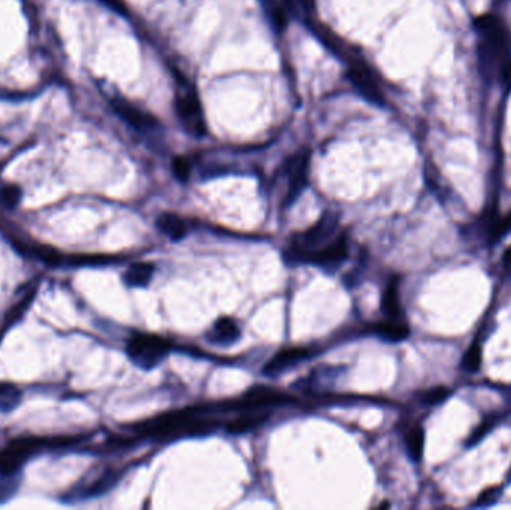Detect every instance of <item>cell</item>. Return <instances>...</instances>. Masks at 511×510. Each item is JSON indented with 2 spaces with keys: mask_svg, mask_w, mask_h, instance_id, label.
<instances>
[{
  "mask_svg": "<svg viewBox=\"0 0 511 510\" xmlns=\"http://www.w3.org/2000/svg\"><path fill=\"white\" fill-rule=\"evenodd\" d=\"M476 30L481 36L479 44V60L484 74L500 70V78L511 87V41L504 23L492 14L476 18Z\"/></svg>",
  "mask_w": 511,
  "mask_h": 510,
  "instance_id": "obj_1",
  "label": "cell"
},
{
  "mask_svg": "<svg viewBox=\"0 0 511 510\" xmlns=\"http://www.w3.org/2000/svg\"><path fill=\"white\" fill-rule=\"evenodd\" d=\"M75 442V437H56V439L30 437V439L14 440L0 452V475H15L24 461L42 447H63Z\"/></svg>",
  "mask_w": 511,
  "mask_h": 510,
  "instance_id": "obj_2",
  "label": "cell"
},
{
  "mask_svg": "<svg viewBox=\"0 0 511 510\" xmlns=\"http://www.w3.org/2000/svg\"><path fill=\"white\" fill-rule=\"evenodd\" d=\"M336 226H338V216L332 213H324L317 223L296 237L291 251H294L295 256L301 258V261H305L308 254L329 244V242L334 240Z\"/></svg>",
  "mask_w": 511,
  "mask_h": 510,
  "instance_id": "obj_3",
  "label": "cell"
},
{
  "mask_svg": "<svg viewBox=\"0 0 511 510\" xmlns=\"http://www.w3.org/2000/svg\"><path fill=\"white\" fill-rule=\"evenodd\" d=\"M129 358L137 363L138 367L150 370L156 367L170 350V344L166 340L151 335V334H135L129 338L127 346Z\"/></svg>",
  "mask_w": 511,
  "mask_h": 510,
  "instance_id": "obj_4",
  "label": "cell"
},
{
  "mask_svg": "<svg viewBox=\"0 0 511 510\" xmlns=\"http://www.w3.org/2000/svg\"><path fill=\"white\" fill-rule=\"evenodd\" d=\"M175 108L182 125L191 135L202 137L206 132V125L203 121L202 106L196 92L189 86H184V84L179 86V92L175 98Z\"/></svg>",
  "mask_w": 511,
  "mask_h": 510,
  "instance_id": "obj_5",
  "label": "cell"
},
{
  "mask_svg": "<svg viewBox=\"0 0 511 510\" xmlns=\"http://www.w3.org/2000/svg\"><path fill=\"white\" fill-rule=\"evenodd\" d=\"M310 165V150L302 149L289 159L286 165V173L289 177V192L286 197V205L294 202L302 189L307 185V174Z\"/></svg>",
  "mask_w": 511,
  "mask_h": 510,
  "instance_id": "obj_6",
  "label": "cell"
},
{
  "mask_svg": "<svg viewBox=\"0 0 511 510\" xmlns=\"http://www.w3.org/2000/svg\"><path fill=\"white\" fill-rule=\"evenodd\" d=\"M347 77L365 99H368L370 102H372L375 105H384L383 93H381L380 87L377 86L371 70L363 62H358L355 65H351V68L347 72Z\"/></svg>",
  "mask_w": 511,
  "mask_h": 510,
  "instance_id": "obj_7",
  "label": "cell"
},
{
  "mask_svg": "<svg viewBox=\"0 0 511 510\" xmlns=\"http://www.w3.org/2000/svg\"><path fill=\"white\" fill-rule=\"evenodd\" d=\"M113 108L118 117L123 118L126 123L133 126L139 130H150L154 128H159V120L153 117L149 113L141 111L139 108L133 106L132 104L123 101V99H115L113 101Z\"/></svg>",
  "mask_w": 511,
  "mask_h": 510,
  "instance_id": "obj_8",
  "label": "cell"
},
{
  "mask_svg": "<svg viewBox=\"0 0 511 510\" xmlns=\"http://www.w3.org/2000/svg\"><path fill=\"white\" fill-rule=\"evenodd\" d=\"M346 254H347V241L344 235H341L334 238L329 244L324 246L323 249L308 254L305 258V262L317 263L327 268V266L338 265L339 262H343Z\"/></svg>",
  "mask_w": 511,
  "mask_h": 510,
  "instance_id": "obj_9",
  "label": "cell"
},
{
  "mask_svg": "<svg viewBox=\"0 0 511 510\" xmlns=\"http://www.w3.org/2000/svg\"><path fill=\"white\" fill-rule=\"evenodd\" d=\"M310 356V350L303 349V347H290V349H284L266 363L265 366V374L267 375H277L279 373H283L284 370L294 367L295 363L303 361L305 358Z\"/></svg>",
  "mask_w": 511,
  "mask_h": 510,
  "instance_id": "obj_10",
  "label": "cell"
},
{
  "mask_svg": "<svg viewBox=\"0 0 511 510\" xmlns=\"http://www.w3.org/2000/svg\"><path fill=\"white\" fill-rule=\"evenodd\" d=\"M313 30H314V33L315 35H317V38L327 46V48H329V50L331 51H334L336 56H339V57H343V58H347V60H350V65H353V63H358L359 62V60H358V62H356V58L355 57H353V51L350 50V48H348V45L343 41V39H341L339 38V36H336L329 27H326L324 26V24H319V23H313Z\"/></svg>",
  "mask_w": 511,
  "mask_h": 510,
  "instance_id": "obj_11",
  "label": "cell"
},
{
  "mask_svg": "<svg viewBox=\"0 0 511 510\" xmlns=\"http://www.w3.org/2000/svg\"><path fill=\"white\" fill-rule=\"evenodd\" d=\"M239 335H241V332H239V328H238L236 322L230 318L218 319L214 323L213 330L208 332L210 342H213L214 344L235 343L239 338Z\"/></svg>",
  "mask_w": 511,
  "mask_h": 510,
  "instance_id": "obj_12",
  "label": "cell"
},
{
  "mask_svg": "<svg viewBox=\"0 0 511 510\" xmlns=\"http://www.w3.org/2000/svg\"><path fill=\"white\" fill-rule=\"evenodd\" d=\"M290 397L277 392L274 390H267V387H258V390L250 391L244 399H242L241 406L244 407H259V406H265V404H277V403H283V402H289Z\"/></svg>",
  "mask_w": 511,
  "mask_h": 510,
  "instance_id": "obj_13",
  "label": "cell"
},
{
  "mask_svg": "<svg viewBox=\"0 0 511 510\" xmlns=\"http://www.w3.org/2000/svg\"><path fill=\"white\" fill-rule=\"evenodd\" d=\"M157 228L174 241L184 238L187 234L186 222L174 213H163L159 218H157Z\"/></svg>",
  "mask_w": 511,
  "mask_h": 510,
  "instance_id": "obj_14",
  "label": "cell"
},
{
  "mask_svg": "<svg viewBox=\"0 0 511 510\" xmlns=\"http://www.w3.org/2000/svg\"><path fill=\"white\" fill-rule=\"evenodd\" d=\"M153 273H154V266L151 263L138 262L129 266V270L123 275V280L127 286L142 287L150 283Z\"/></svg>",
  "mask_w": 511,
  "mask_h": 510,
  "instance_id": "obj_15",
  "label": "cell"
},
{
  "mask_svg": "<svg viewBox=\"0 0 511 510\" xmlns=\"http://www.w3.org/2000/svg\"><path fill=\"white\" fill-rule=\"evenodd\" d=\"M375 332L379 334L383 340H386V342L398 343V342H403V340H405L408 337L410 330L405 323L391 319L389 322H383V323L377 325Z\"/></svg>",
  "mask_w": 511,
  "mask_h": 510,
  "instance_id": "obj_16",
  "label": "cell"
},
{
  "mask_svg": "<svg viewBox=\"0 0 511 510\" xmlns=\"http://www.w3.org/2000/svg\"><path fill=\"white\" fill-rule=\"evenodd\" d=\"M266 419H267L266 415H242L234 421H230L227 423L226 430L230 434H244L260 427Z\"/></svg>",
  "mask_w": 511,
  "mask_h": 510,
  "instance_id": "obj_17",
  "label": "cell"
},
{
  "mask_svg": "<svg viewBox=\"0 0 511 510\" xmlns=\"http://www.w3.org/2000/svg\"><path fill=\"white\" fill-rule=\"evenodd\" d=\"M405 447L408 456L415 461V463H419L423 456V449H424V433L420 427L411 428L405 434Z\"/></svg>",
  "mask_w": 511,
  "mask_h": 510,
  "instance_id": "obj_18",
  "label": "cell"
},
{
  "mask_svg": "<svg viewBox=\"0 0 511 510\" xmlns=\"http://www.w3.org/2000/svg\"><path fill=\"white\" fill-rule=\"evenodd\" d=\"M381 309L389 319L398 321L400 309H399V292L396 282H391V285L386 287L381 299Z\"/></svg>",
  "mask_w": 511,
  "mask_h": 510,
  "instance_id": "obj_19",
  "label": "cell"
},
{
  "mask_svg": "<svg viewBox=\"0 0 511 510\" xmlns=\"http://www.w3.org/2000/svg\"><path fill=\"white\" fill-rule=\"evenodd\" d=\"M491 223L492 225L488 230V237H489V242L495 244V242L503 240L511 230V213L501 218H495V220H492Z\"/></svg>",
  "mask_w": 511,
  "mask_h": 510,
  "instance_id": "obj_20",
  "label": "cell"
},
{
  "mask_svg": "<svg viewBox=\"0 0 511 510\" xmlns=\"http://www.w3.org/2000/svg\"><path fill=\"white\" fill-rule=\"evenodd\" d=\"M21 398L20 391L14 385L2 383L0 385V409L8 411L14 409Z\"/></svg>",
  "mask_w": 511,
  "mask_h": 510,
  "instance_id": "obj_21",
  "label": "cell"
},
{
  "mask_svg": "<svg viewBox=\"0 0 511 510\" xmlns=\"http://www.w3.org/2000/svg\"><path fill=\"white\" fill-rule=\"evenodd\" d=\"M481 346L479 342H474V344L467 350L464 361H462V367L471 373L479 371L481 366Z\"/></svg>",
  "mask_w": 511,
  "mask_h": 510,
  "instance_id": "obj_22",
  "label": "cell"
},
{
  "mask_svg": "<svg viewBox=\"0 0 511 510\" xmlns=\"http://www.w3.org/2000/svg\"><path fill=\"white\" fill-rule=\"evenodd\" d=\"M21 198V190L15 185H6L0 189V204L12 210L18 205Z\"/></svg>",
  "mask_w": 511,
  "mask_h": 510,
  "instance_id": "obj_23",
  "label": "cell"
},
{
  "mask_svg": "<svg viewBox=\"0 0 511 510\" xmlns=\"http://www.w3.org/2000/svg\"><path fill=\"white\" fill-rule=\"evenodd\" d=\"M450 390H447V387L444 386H438V387H434V390H429L422 394L420 399L423 404H428V406H435V404H440L443 402H446V399L450 397Z\"/></svg>",
  "mask_w": 511,
  "mask_h": 510,
  "instance_id": "obj_24",
  "label": "cell"
},
{
  "mask_svg": "<svg viewBox=\"0 0 511 510\" xmlns=\"http://www.w3.org/2000/svg\"><path fill=\"white\" fill-rule=\"evenodd\" d=\"M36 256H38L44 263L50 265V266H56L58 265L60 262H62V256H60V253L57 250H54L53 247H48V246H39L38 249L33 250Z\"/></svg>",
  "mask_w": 511,
  "mask_h": 510,
  "instance_id": "obj_25",
  "label": "cell"
},
{
  "mask_svg": "<svg viewBox=\"0 0 511 510\" xmlns=\"http://www.w3.org/2000/svg\"><path fill=\"white\" fill-rule=\"evenodd\" d=\"M501 495H503V488H500V487L489 488V490H486L479 497L477 503L474 504V506H477V507H489V506H493L498 500L501 499Z\"/></svg>",
  "mask_w": 511,
  "mask_h": 510,
  "instance_id": "obj_26",
  "label": "cell"
},
{
  "mask_svg": "<svg viewBox=\"0 0 511 510\" xmlns=\"http://www.w3.org/2000/svg\"><path fill=\"white\" fill-rule=\"evenodd\" d=\"M12 476L14 475H0V502L9 499L17 490V482L11 479Z\"/></svg>",
  "mask_w": 511,
  "mask_h": 510,
  "instance_id": "obj_27",
  "label": "cell"
},
{
  "mask_svg": "<svg viewBox=\"0 0 511 510\" xmlns=\"http://www.w3.org/2000/svg\"><path fill=\"white\" fill-rule=\"evenodd\" d=\"M172 168H174V174L179 180L186 181L189 178V174H190V163H189V161L186 159V157H177V159L172 163Z\"/></svg>",
  "mask_w": 511,
  "mask_h": 510,
  "instance_id": "obj_28",
  "label": "cell"
},
{
  "mask_svg": "<svg viewBox=\"0 0 511 510\" xmlns=\"http://www.w3.org/2000/svg\"><path fill=\"white\" fill-rule=\"evenodd\" d=\"M272 23L278 30H284L287 26V15L286 11L282 6H277L272 9Z\"/></svg>",
  "mask_w": 511,
  "mask_h": 510,
  "instance_id": "obj_29",
  "label": "cell"
},
{
  "mask_svg": "<svg viewBox=\"0 0 511 510\" xmlns=\"http://www.w3.org/2000/svg\"><path fill=\"white\" fill-rule=\"evenodd\" d=\"M492 425H493V422H489V421L486 422V423H483V425H480V428L469 437V440L467 443V447H471V446H474L476 443H479L483 439V437L486 434H488V431L491 430Z\"/></svg>",
  "mask_w": 511,
  "mask_h": 510,
  "instance_id": "obj_30",
  "label": "cell"
},
{
  "mask_svg": "<svg viewBox=\"0 0 511 510\" xmlns=\"http://www.w3.org/2000/svg\"><path fill=\"white\" fill-rule=\"evenodd\" d=\"M101 2L120 15L127 14V6L125 4V0H101Z\"/></svg>",
  "mask_w": 511,
  "mask_h": 510,
  "instance_id": "obj_31",
  "label": "cell"
},
{
  "mask_svg": "<svg viewBox=\"0 0 511 510\" xmlns=\"http://www.w3.org/2000/svg\"><path fill=\"white\" fill-rule=\"evenodd\" d=\"M299 4L303 8V11L307 12V14H310V15L314 14V11H315V0H299Z\"/></svg>",
  "mask_w": 511,
  "mask_h": 510,
  "instance_id": "obj_32",
  "label": "cell"
}]
</instances>
